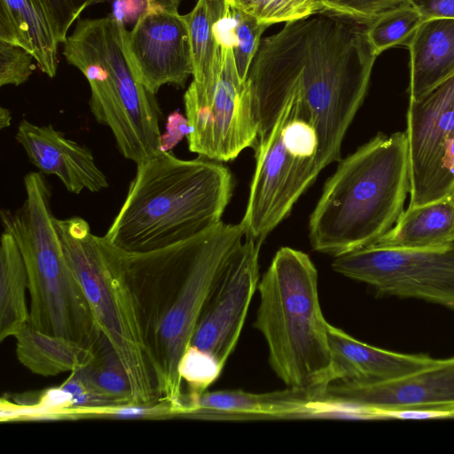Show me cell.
I'll list each match as a JSON object with an SVG mask.
<instances>
[{
	"label": "cell",
	"mask_w": 454,
	"mask_h": 454,
	"mask_svg": "<svg viewBox=\"0 0 454 454\" xmlns=\"http://www.w3.org/2000/svg\"><path fill=\"white\" fill-rule=\"evenodd\" d=\"M127 35L114 14L80 18L62 54L87 79L96 121L110 129L121 154L137 164L160 152L161 133L155 95L137 77Z\"/></svg>",
	"instance_id": "8992f818"
},
{
	"label": "cell",
	"mask_w": 454,
	"mask_h": 454,
	"mask_svg": "<svg viewBox=\"0 0 454 454\" xmlns=\"http://www.w3.org/2000/svg\"><path fill=\"white\" fill-rule=\"evenodd\" d=\"M409 100H419L454 75V19L424 20L406 44Z\"/></svg>",
	"instance_id": "d6986e66"
},
{
	"label": "cell",
	"mask_w": 454,
	"mask_h": 454,
	"mask_svg": "<svg viewBox=\"0 0 454 454\" xmlns=\"http://www.w3.org/2000/svg\"><path fill=\"white\" fill-rule=\"evenodd\" d=\"M241 226L222 221L171 246L145 253L120 249L144 342L161 400L182 409L181 356L201 311L233 254Z\"/></svg>",
	"instance_id": "7a4b0ae2"
},
{
	"label": "cell",
	"mask_w": 454,
	"mask_h": 454,
	"mask_svg": "<svg viewBox=\"0 0 454 454\" xmlns=\"http://www.w3.org/2000/svg\"><path fill=\"white\" fill-rule=\"evenodd\" d=\"M190 132L186 116L174 111L167 117L166 132L160 136V152L171 151Z\"/></svg>",
	"instance_id": "836d02e7"
},
{
	"label": "cell",
	"mask_w": 454,
	"mask_h": 454,
	"mask_svg": "<svg viewBox=\"0 0 454 454\" xmlns=\"http://www.w3.org/2000/svg\"><path fill=\"white\" fill-rule=\"evenodd\" d=\"M223 0H198L184 14L189 31L192 61V81L199 85L209 82L221 55V42L216 23L225 15Z\"/></svg>",
	"instance_id": "cb8c5ba5"
},
{
	"label": "cell",
	"mask_w": 454,
	"mask_h": 454,
	"mask_svg": "<svg viewBox=\"0 0 454 454\" xmlns=\"http://www.w3.org/2000/svg\"><path fill=\"white\" fill-rule=\"evenodd\" d=\"M453 244L454 196H450L408 207L395 225L370 245L398 249H434Z\"/></svg>",
	"instance_id": "44dd1931"
},
{
	"label": "cell",
	"mask_w": 454,
	"mask_h": 454,
	"mask_svg": "<svg viewBox=\"0 0 454 454\" xmlns=\"http://www.w3.org/2000/svg\"><path fill=\"white\" fill-rule=\"evenodd\" d=\"M12 114L9 109L1 106L0 108V129H3L10 126Z\"/></svg>",
	"instance_id": "8d00e7d4"
},
{
	"label": "cell",
	"mask_w": 454,
	"mask_h": 454,
	"mask_svg": "<svg viewBox=\"0 0 454 454\" xmlns=\"http://www.w3.org/2000/svg\"><path fill=\"white\" fill-rule=\"evenodd\" d=\"M0 41L23 48L43 73L56 75L60 43L40 0H0Z\"/></svg>",
	"instance_id": "ffe728a7"
},
{
	"label": "cell",
	"mask_w": 454,
	"mask_h": 454,
	"mask_svg": "<svg viewBox=\"0 0 454 454\" xmlns=\"http://www.w3.org/2000/svg\"><path fill=\"white\" fill-rule=\"evenodd\" d=\"M44 6L56 31L60 43L67 37L73 24L81 17L82 12L91 5L107 0H40Z\"/></svg>",
	"instance_id": "1f68e13d"
},
{
	"label": "cell",
	"mask_w": 454,
	"mask_h": 454,
	"mask_svg": "<svg viewBox=\"0 0 454 454\" xmlns=\"http://www.w3.org/2000/svg\"><path fill=\"white\" fill-rule=\"evenodd\" d=\"M323 11L363 22H371L406 0H321Z\"/></svg>",
	"instance_id": "4dcf8cb0"
},
{
	"label": "cell",
	"mask_w": 454,
	"mask_h": 454,
	"mask_svg": "<svg viewBox=\"0 0 454 454\" xmlns=\"http://www.w3.org/2000/svg\"><path fill=\"white\" fill-rule=\"evenodd\" d=\"M262 244L245 237L207 298L192 339L191 345L214 356L223 367L238 343L258 287Z\"/></svg>",
	"instance_id": "5bb4252c"
},
{
	"label": "cell",
	"mask_w": 454,
	"mask_h": 454,
	"mask_svg": "<svg viewBox=\"0 0 454 454\" xmlns=\"http://www.w3.org/2000/svg\"><path fill=\"white\" fill-rule=\"evenodd\" d=\"M91 416L120 419H137L175 414L171 404L164 400L152 404L129 403L89 411Z\"/></svg>",
	"instance_id": "d6a6232c"
},
{
	"label": "cell",
	"mask_w": 454,
	"mask_h": 454,
	"mask_svg": "<svg viewBox=\"0 0 454 454\" xmlns=\"http://www.w3.org/2000/svg\"><path fill=\"white\" fill-rule=\"evenodd\" d=\"M424 20L431 19H454V0H406Z\"/></svg>",
	"instance_id": "e575fe53"
},
{
	"label": "cell",
	"mask_w": 454,
	"mask_h": 454,
	"mask_svg": "<svg viewBox=\"0 0 454 454\" xmlns=\"http://www.w3.org/2000/svg\"><path fill=\"white\" fill-rule=\"evenodd\" d=\"M409 207L454 196V75L409 100Z\"/></svg>",
	"instance_id": "8fae6325"
},
{
	"label": "cell",
	"mask_w": 454,
	"mask_h": 454,
	"mask_svg": "<svg viewBox=\"0 0 454 454\" xmlns=\"http://www.w3.org/2000/svg\"><path fill=\"white\" fill-rule=\"evenodd\" d=\"M423 21L421 14L414 7L404 4L369 22L367 38L379 56L391 47L407 44Z\"/></svg>",
	"instance_id": "4316f807"
},
{
	"label": "cell",
	"mask_w": 454,
	"mask_h": 454,
	"mask_svg": "<svg viewBox=\"0 0 454 454\" xmlns=\"http://www.w3.org/2000/svg\"><path fill=\"white\" fill-rule=\"evenodd\" d=\"M255 168L245 214L239 223L245 237L264 241L285 218L320 170L314 160L294 152L281 135V118L257 137Z\"/></svg>",
	"instance_id": "7c38bea8"
},
{
	"label": "cell",
	"mask_w": 454,
	"mask_h": 454,
	"mask_svg": "<svg viewBox=\"0 0 454 454\" xmlns=\"http://www.w3.org/2000/svg\"><path fill=\"white\" fill-rule=\"evenodd\" d=\"M15 138L29 161L41 173L57 176L69 192H98L108 188L107 177L96 164L90 149L67 137L51 124L38 125L23 119Z\"/></svg>",
	"instance_id": "2e32d148"
},
{
	"label": "cell",
	"mask_w": 454,
	"mask_h": 454,
	"mask_svg": "<svg viewBox=\"0 0 454 454\" xmlns=\"http://www.w3.org/2000/svg\"><path fill=\"white\" fill-rule=\"evenodd\" d=\"M319 411L346 410L384 418L408 408L454 410V356L389 381L356 385L337 380L321 396Z\"/></svg>",
	"instance_id": "4fadbf2b"
},
{
	"label": "cell",
	"mask_w": 454,
	"mask_h": 454,
	"mask_svg": "<svg viewBox=\"0 0 454 454\" xmlns=\"http://www.w3.org/2000/svg\"><path fill=\"white\" fill-rule=\"evenodd\" d=\"M221 55L213 79L203 85L192 81L184 96L190 126L189 150L219 162L236 159L254 147L258 124L249 88L242 82L235 66L232 45L216 23Z\"/></svg>",
	"instance_id": "9c48e42d"
},
{
	"label": "cell",
	"mask_w": 454,
	"mask_h": 454,
	"mask_svg": "<svg viewBox=\"0 0 454 454\" xmlns=\"http://www.w3.org/2000/svg\"><path fill=\"white\" fill-rule=\"evenodd\" d=\"M33 56L20 46L0 41V86H20L35 70Z\"/></svg>",
	"instance_id": "f546056e"
},
{
	"label": "cell",
	"mask_w": 454,
	"mask_h": 454,
	"mask_svg": "<svg viewBox=\"0 0 454 454\" xmlns=\"http://www.w3.org/2000/svg\"><path fill=\"white\" fill-rule=\"evenodd\" d=\"M225 5L270 26L287 23L323 11L321 0H223Z\"/></svg>",
	"instance_id": "83f0119b"
},
{
	"label": "cell",
	"mask_w": 454,
	"mask_h": 454,
	"mask_svg": "<svg viewBox=\"0 0 454 454\" xmlns=\"http://www.w3.org/2000/svg\"><path fill=\"white\" fill-rule=\"evenodd\" d=\"M257 289L254 327L267 343L272 370L286 387L308 391L319 403L336 377L314 263L302 251L281 247Z\"/></svg>",
	"instance_id": "5b68a950"
},
{
	"label": "cell",
	"mask_w": 454,
	"mask_h": 454,
	"mask_svg": "<svg viewBox=\"0 0 454 454\" xmlns=\"http://www.w3.org/2000/svg\"><path fill=\"white\" fill-rule=\"evenodd\" d=\"M410 192L406 131L379 133L339 161L310 214L312 248L334 257L388 231Z\"/></svg>",
	"instance_id": "277c9868"
},
{
	"label": "cell",
	"mask_w": 454,
	"mask_h": 454,
	"mask_svg": "<svg viewBox=\"0 0 454 454\" xmlns=\"http://www.w3.org/2000/svg\"><path fill=\"white\" fill-rule=\"evenodd\" d=\"M327 335L335 381L378 384L408 375L437 361L424 354H403L368 345L330 324Z\"/></svg>",
	"instance_id": "e0dca14e"
},
{
	"label": "cell",
	"mask_w": 454,
	"mask_h": 454,
	"mask_svg": "<svg viewBox=\"0 0 454 454\" xmlns=\"http://www.w3.org/2000/svg\"><path fill=\"white\" fill-rule=\"evenodd\" d=\"M26 200L12 212L2 209L5 231L15 239L26 265L29 325L92 348L102 332L67 259L51 210V189L41 172L24 177Z\"/></svg>",
	"instance_id": "52a82bcc"
},
{
	"label": "cell",
	"mask_w": 454,
	"mask_h": 454,
	"mask_svg": "<svg viewBox=\"0 0 454 454\" xmlns=\"http://www.w3.org/2000/svg\"><path fill=\"white\" fill-rule=\"evenodd\" d=\"M318 399L303 389L289 387L266 393L240 389L205 391L183 395L182 412L194 415L286 418L316 413Z\"/></svg>",
	"instance_id": "ac0fdd59"
},
{
	"label": "cell",
	"mask_w": 454,
	"mask_h": 454,
	"mask_svg": "<svg viewBox=\"0 0 454 454\" xmlns=\"http://www.w3.org/2000/svg\"><path fill=\"white\" fill-rule=\"evenodd\" d=\"M368 24L326 11L287 22L261 40L247 75L258 127L285 96H295L318 135L320 171L340 160L342 141L368 89L378 57Z\"/></svg>",
	"instance_id": "6da1fadb"
},
{
	"label": "cell",
	"mask_w": 454,
	"mask_h": 454,
	"mask_svg": "<svg viewBox=\"0 0 454 454\" xmlns=\"http://www.w3.org/2000/svg\"><path fill=\"white\" fill-rule=\"evenodd\" d=\"M332 268L379 294L423 300L454 311V244L434 249L369 245L334 257Z\"/></svg>",
	"instance_id": "30bf717a"
},
{
	"label": "cell",
	"mask_w": 454,
	"mask_h": 454,
	"mask_svg": "<svg viewBox=\"0 0 454 454\" xmlns=\"http://www.w3.org/2000/svg\"><path fill=\"white\" fill-rule=\"evenodd\" d=\"M28 278L12 234L4 231L0 245V340L15 336L29 323L26 301Z\"/></svg>",
	"instance_id": "603a6c76"
},
{
	"label": "cell",
	"mask_w": 454,
	"mask_h": 454,
	"mask_svg": "<svg viewBox=\"0 0 454 454\" xmlns=\"http://www.w3.org/2000/svg\"><path fill=\"white\" fill-rule=\"evenodd\" d=\"M138 81L153 95L161 86L184 87L192 75L189 31L184 15L146 4L127 35Z\"/></svg>",
	"instance_id": "9a60e30c"
},
{
	"label": "cell",
	"mask_w": 454,
	"mask_h": 454,
	"mask_svg": "<svg viewBox=\"0 0 454 454\" xmlns=\"http://www.w3.org/2000/svg\"><path fill=\"white\" fill-rule=\"evenodd\" d=\"M146 4L160 7L168 12H178L181 0H145Z\"/></svg>",
	"instance_id": "d590c367"
},
{
	"label": "cell",
	"mask_w": 454,
	"mask_h": 454,
	"mask_svg": "<svg viewBox=\"0 0 454 454\" xmlns=\"http://www.w3.org/2000/svg\"><path fill=\"white\" fill-rule=\"evenodd\" d=\"M223 366L211 354L190 345L179 361L178 373L189 387V394L207 391L219 377Z\"/></svg>",
	"instance_id": "f1b7e54d"
},
{
	"label": "cell",
	"mask_w": 454,
	"mask_h": 454,
	"mask_svg": "<svg viewBox=\"0 0 454 454\" xmlns=\"http://www.w3.org/2000/svg\"><path fill=\"white\" fill-rule=\"evenodd\" d=\"M14 337L20 363L31 372L43 377L79 371L93 357L91 348L67 338L43 333L29 324Z\"/></svg>",
	"instance_id": "7402d4cb"
},
{
	"label": "cell",
	"mask_w": 454,
	"mask_h": 454,
	"mask_svg": "<svg viewBox=\"0 0 454 454\" xmlns=\"http://www.w3.org/2000/svg\"><path fill=\"white\" fill-rule=\"evenodd\" d=\"M93 357L80 370L88 384L115 406L134 403L130 380L114 347L102 333L92 347Z\"/></svg>",
	"instance_id": "d4e9b609"
},
{
	"label": "cell",
	"mask_w": 454,
	"mask_h": 454,
	"mask_svg": "<svg viewBox=\"0 0 454 454\" xmlns=\"http://www.w3.org/2000/svg\"><path fill=\"white\" fill-rule=\"evenodd\" d=\"M56 226L95 321L128 373L133 403L152 404L161 401L120 249L106 236L94 235L82 217L56 218Z\"/></svg>",
	"instance_id": "ba28073f"
},
{
	"label": "cell",
	"mask_w": 454,
	"mask_h": 454,
	"mask_svg": "<svg viewBox=\"0 0 454 454\" xmlns=\"http://www.w3.org/2000/svg\"><path fill=\"white\" fill-rule=\"evenodd\" d=\"M232 189L231 173L221 162L159 152L137 164L124 202L105 236L127 253L171 246L219 223Z\"/></svg>",
	"instance_id": "3957f363"
},
{
	"label": "cell",
	"mask_w": 454,
	"mask_h": 454,
	"mask_svg": "<svg viewBox=\"0 0 454 454\" xmlns=\"http://www.w3.org/2000/svg\"><path fill=\"white\" fill-rule=\"evenodd\" d=\"M219 26L230 38L238 74L240 81L245 82L262 35L270 26L230 7L219 20Z\"/></svg>",
	"instance_id": "484cf974"
}]
</instances>
